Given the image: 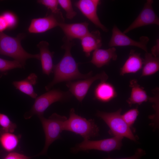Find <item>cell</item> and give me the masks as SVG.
<instances>
[{"mask_svg": "<svg viewBox=\"0 0 159 159\" xmlns=\"http://www.w3.org/2000/svg\"><path fill=\"white\" fill-rule=\"evenodd\" d=\"M31 158L16 152L10 153L4 159H30Z\"/></svg>", "mask_w": 159, "mask_h": 159, "instance_id": "29", "label": "cell"}, {"mask_svg": "<svg viewBox=\"0 0 159 159\" xmlns=\"http://www.w3.org/2000/svg\"><path fill=\"white\" fill-rule=\"evenodd\" d=\"M89 23L86 22L66 24L64 22L60 24V27L67 39L73 40L74 39H81L88 34Z\"/></svg>", "mask_w": 159, "mask_h": 159, "instance_id": "13", "label": "cell"}, {"mask_svg": "<svg viewBox=\"0 0 159 159\" xmlns=\"http://www.w3.org/2000/svg\"><path fill=\"white\" fill-rule=\"evenodd\" d=\"M116 49L115 47H111L107 49L100 48L94 51L90 62L97 68L107 65L111 60L115 61L117 58Z\"/></svg>", "mask_w": 159, "mask_h": 159, "instance_id": "14", "label": "cell"}, {"mask_svg": "<svg viewBox=\"0 0 159 159\" xmlns=\"http://www.w3.org/2000/svg\"><path fill=\"white\" fill-rule=\"evenodd\" d=\"M108 78V75L103 71L84 80L67 82L66 85L71 94L81 102L95 81L97 80H100L101 82L106 81Z\"/></svg>", "mask_w": 159, "mask_h": 159, "instance_id": "8", "label": "cell"}, {"mask_svg": "<svg viewBox=\"0 0 159 159\" xmlns=\"http://www.w3.org/2000/svg\"><path fill=\"white\" fill-rule=\"evenodd\" d=\"M153 1L148 0L140 14L132 23L123 32L125 34L136 28L143 26L159 25V19L152 7Z\"/></svg>", "mask_w": 159, "mask_h": 159, "instance_id": "10", "label": "cell"}, {"mask_svg": "<svg viewBox=\"0 0 159 159\" xmlns=\"http://www.w3.org/2000/svg\"><path fill=\"white\" fill-rule=\"evenodd\" d=\"M63 41L64 44L61 48L64 50V54L60 61L54 66L53 72L54 73V77L52 80L45 87L47 91L58 83L86 79L92 76V71L86 74H82L79 71L78 64L71 53V49L75 45L74 41L64 36Z\"/></svg>", "mask_w": 159, "mask_h": 159, "instance_id": "1", "label": "cell"}, {"mask_svg": "<svg viewBox=\"0 0 159 159\" xmlns=\"http://www.w3.org/2000/svg\"><path fill=\"white\" fill-rule=\"evenodd\" d=\"M49 43L46 41H42L37 45L40 50V60L41 62L42 73L49 76L53 72L54 65L53 58L54 52L49 50Z\"/></svg>", "mask_w": 159, "mask_h": 159, "instance_id": "15", "label": "cell"}, {"mask_svg": "<svg viewBox=\"0 0 159 159\" xmlns=\"http://www.w3.org/2000/svg\"><path fill=\"white\" fill-rule=\"evenodd\" d=\"M64 22L63 15L52 13L44 17L32 19L28 28L29 32L40 33L44 32Z\"/></svg>", "mask_w": 159, "mask_h": 159, "instance_id": "11", "label": "cell"}, {"mask_svg": "<svg viewBox=\"0 0 159 159\" xmlns=\"http://www.w3.org/2000/svg\"><path fill=\"white\" fill-rule=\"evenodd\" d=\"M123 138L114 136V137L98 140H84L81 143L76 144L71 148L73 153L80 151H86L91 150L109 152L111 151L119 150L122 146Z\"/></svg>", "mask_w": 159, "mask_h": 159, "instance_id": "7", "label": "cell"}, {"mask_svg": "<svg viewBox=\"0 0 159 159\" xmlns=\"http://www.w3.org/2000/svg\"><path fill=\"white\" fill-rule=\"evenodd\" d=\"M129 86L131 88L130 97L127 100L130 106L134 104L139 105L149 100L150 97L147 95L143 88L138 83L136 79H132L130 82Z\"/></svg>", "mask_w": 159, "mask_h": 159, "instance_id": "19", "label": "cell"}, {"mask_svg": "<svg viewBox=\"0 0 159 159\" xmlns=\"http://www.w3.org/2000/svg\"><path fill=\"white\" fill-rule=\"evenodd\" d=\"M143 61L140 53L136 52L134 50H131L128 58L120 69V75L123 76L127 74L137 72L142 68Z\"/></svg>", "mask_w": 159, "mask_h": 159, "instance_id": "17", "label": "cell"}, {"mask_svg": "<svg viewBox=\"0 0 159 159\" xmlns=\"http://www.w3.org/2000/svg\"><path fill=\"white\" fill-rule=\"evenodd\" d=\"M22 65L15 60L10 61L0 58V72L6 74L8 71L16 68H22Z\"/></svg>", "mask_w": 159, "mask_h": 159, "instance_id": "24", "label": "cell"}, {"mask_svg": "<svg viewBox=\"0 0 159 159\" xmlns=\"http://www.w3.org/2000/svg\"><path fill=\"white\" fill-rule=\"evenodd\" d=\"M59 4L66 13V18L72 19L77 14V13L74 10L72 2L69 0H58Z\"/></svg>", "mask_w": 159, "mask_h": 159, "instance_id": "25", "label": "cell"}, {"mask_svg": "<svg viewBox=\"0 0 159 159\" xmlns=\"http://www.w3.org/2000/svg\"><path fill=\"white\" fill-rule=\"evenodd\" d=\"M64 130L68 131L80 135L84 140L97 136L99 130L94 120H87L76 114L74 108L69 112V118L65 122Z\"/></svg>", "mask_w": 159, "mask_h": 159, "instance_id": "3", "label": "cell"}, {"mask_svg": "<svg viewBox=\"0 0 159 159\" xmlns=\"http://www.w3.org/2000/svg\"></svg>", "mask_w": 159, "mask_h": 159, "instance_id": "33", "label": "cell"}, {"mask_svg": "<svg viewBox=\"0 0 159 159\" xmlns=\"http://www.w3.org/2000/svg\"><path fill=\"white\" fill-rule=\"evenodd\" d=\"M1 14L6 22L8 30L13 29L16 26L18 23V19L15 14L10 11H6Z\"/></svg>", "mask_w": 159, "mask_h": 159, "instance_id": "26", "label": "cell"}, {"mask_svg": "<svg viewBox=\"0 0 159 159\" xmlns=\"http://www.w3.org/2000/svg\"><path fill=\"white\" fill-rule=\"evenodd\" d=\"M151 54L154 57H158L159 54V39H157L156 44L151 49Z\"/></svg>", "mask_w": 159, "mask_h": 159, "instance_id": "31", "label": "cell"}, {"mask_svg": "<svg viewBox=\"0 0 159 159\" xmlns=\"http://www.w3.org/2000/svg\"><path fill=\"white\" fill-rule=\"evenodd\" d=\"M72 95L69 91H63L58 89L48 91L36 97L30 110L25 113L24 117L28 119L34 115L38 117L43 115L44 111L52 104L67 101Z\"/></svg>", "mask_w": 159, "mask_h": 159, "instance_id": "4", "label": "cell"}, {"mask_svg": "<svg viewBox=\"0 0 159 159\" xmlns=\"http://www.w3.org/2000/svg\"><path fill=\"white\" fill-rule=\"evenodd\" d=\"M120 109L116 112H107L98 111L96 115L102 119L109 127L110 133L114 136L126 137L135 141L136 138L130 127L122 118Z\"/></svg>", "mask_w": 159, "mask_h": 159, "instance_id": "6", "label": "cell"}, {"mask_svg": "<svg viewBox=\"0 0 159 159\" xmlns=\"http://www.w3.org/2000/svg\"><path fill=\"white\" fill-rule=\"evenodd\" d=\"M42 124L45 140L43 149L39 155L45 154L49 146L55 140L61 138V134L64 130V125L67 118L56 113L52 114L48 118L43 115L38 117Z\"/></svg>", "mask_w": 159, "mask_h": 159, "instance_id": "5", "label": "cell"}, {"mask_svg": "<svg viewBox=\"0 0 159 159\" xmlns=\"http://www.w3.org/2000/svg\"><path fill=\"white\" fill-rule=\"evenodd\" d=\"M112 32V35L108 44L109 47L135 46L142 49L145 52H148L147 45L149 39L147 37L142 36L140 38L139 41H135L121 32L115 25L113 26Z\"/></svg>", "mask_w": 159, "mask_h": 159, "instance_id": "9", "label": "cell"}, {"mask_svg": "<svg viewBox=\"0 0 159 159\" xmlns=\"http://www.w3.org/2000/svg\"><path fill=\"white\" fill-rule=\"evenodd\" d=\"M80 40L83 51L87 57L90 56L91 52L102 46L100 33L98 30L90 32Z\"/></svg>", "mask_w": 159, "mask_h": 159, "instance_id": "16", "label": "cell"}, {"mask_svg": "<svg viewBox=\"0 0 159 159\" xmlns=\"http://www.w3.org/2000/svg\"><path fill=\"white\" fill-rule=\"evenodd\" d=\"M145 153L144 150L141 148L138 149L134 155L130 157L119 159H113L110 158L105 159H140L142 156Z\"/></svg>", "mask_w": 159, "mask_h": 159, "instance_id": "30", "label": "cell"}, {"mask_svg": "<svg viewBox=\"0 0 159 159\" xmlns=\"http://www.w3.org/2000/svg\"><path fill=\"white\" fill-rule=\"evenodd\" d=\"M38 3L42 4L50 9L52 13L57 15L62 14L60 9L58 8L59 4L58 0H39Z\"/></svg>", "mask_w": 159, "mask_h": 159, "instance_id": "28", "label": "cell"}, {"mask_svg": "<svg viewBox=\"0 0 159 159\" xmlns=\"http://www.w3.org/2000/svg\"><path fill=\"white\" fill-rule=\"evenodd\" d=\"M8 29L7 25L6 22L2 16L0 15V32H3L4 31Z\"/></svg>", "mask_w": 159, "mask_h": 159, "instance_id": "32", "label": "cell"}, {"mask_svg": "<svg viewBox=\"0 0 159 159\" xmlns=\"http://www.w3.org/2000/svg\"><path fill=\"white\" fill-rule=\"evenodd\" d=\"M100 4L99 0H80L76 2L74 5L96 26L107 32L108 29L102 24L97 14V6Z\"/></svg>", "mask_w": 159, "mask_h": 159, "instance_id": "12", "label": "cell"}, {"mask_svg": "<svg viewBox=\"0 0 159 159\" xmlns=\"http://www.w3.org/2000/svg\"><path fill=\"white\" fill-rule=\"evenodd\" d=\"M20 34L16 37L0 32V54L11 57L19 62L24 68L26 60L34 58L40 60L39 54H33L26 51L22 47L21 41L24 37Z\"/></svg>", "mask_w": 159, "mask_h": 159, "instance_id": "2", "label": "cell"}, {"mask_svg": "<svg viewBox=\"0 0 159 159\" xmlns=\"http://www.w3.org/2000/svg\"><path fill=\"white\" fill-rule=\"evenodd\" d=\"M139 113L137 108H136L128 110L122 115V116L124 121L130 127L136 120Z\"/></svg>", "mask_w": 159, "mask_h": 159, "instance_id": "27", "label": "cell"}, {"mask_svg": "<svg viewBox=\"0 0 159 159\" xmlns=\"http://www.w3.org/2000/svg\"><path fill=\"white\" fill-rule=\"evenodd\" d=\"M141 77L153 75L159 70V58L153 56L151 53L145 52L143 59Z\"/></svg>", "mask_w": 159, "mask_h": 159, "instance_id": "22", "label": "cell"}, {"mask_svg": "<svg viewBox=\"0 0 159 159\" xmlns=\"http://www.w3.org/2000/svg\"><path fill=\"white\" fill-rule=\"evenodd\" d=\"M0 126L3 131L13 133L17 127L16 124L13 122L6 115L0 113Z\"/></svg>", "mask_w": 159, "mask_h": 159, "instance_id": "23", "label": "cell"}, {"mask_svg": "<svg viewBox=\"0 0 159 159\" xmlns=\"http://www.w3.org/2000/svg\"><path fill=\"white\" fill-rule=\"evenodd\" d=\"M37 75L35 73H32L25 79L13 81L12 84L16 89L35 99L38 95L35 92L33 86L37 83Z\"/></svg>", "mask_w": 159, "mask_h": 159, "instance_id": "18", "label": "cell"}, {"mask_svg": "<svg viewBox=\"0 0 159 159\" xmlns=\"http://www.w3.org/2000/svg\"><path fill=\"white\" fill-rule=\"evenodd\" d=\"M20 135H16L13 133L0 130V144L6 151L10 152L14 150L17 147Z\"/></svg>", "mask_w": 159, "mask_h": 159, "instance_id": "21", "label": "cell"}, {"mask_svg": "<svg viewBox=\"0 0 159 159\" xmlns=\"http://www.w3.org/2000/svg\"><path fill=\"white\" fill-rule=\"evenodd\" d=\"M95 98L102 102H109L117 96L114 87L106 81L101 82L96 87L94 92Z\"/></svg>", "mask_w": 159, "mask_h": 159, "instance_id": "20", "label": "cell"}]
</instances>
